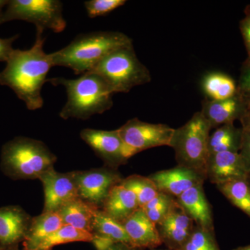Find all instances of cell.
<instances>
[{
	"label": "cell",
	"instance_id": "obj_1",
	"mask_svg": "<svg viewBox=\"0 0 250 250\" xmlns=\"http://www.w3.org/2000/svg\"><path fill=\"white\" fill-rule=\"evenodd\" d=\"M36 30L34 45L27 50L14 49L6 67L0 72V84L14 90L31 111L43 106L41 90L47 82V74L54 67L50 54H46L43 49L44 31Z\"/></svg>",
	"mask_w": 250,
	"mask_h": 250
},
{
	"label": "cell",
	"instance_id": "obj_2",
	"mask_svg": "<svg viewBox=\"0 0 250 250\" xmlns=\"http://www.w3.org/2000/svg\"><path fill=\"white\" fill-rule=\"evenodd\" d=\"M133 45L120 31H92L80 34L66 47L50 54L54 66L68 67L75 75L91 71L102 59L122 47Z\"/></svg>",
	"mask_w": 250,
	"mask_h": 250
},
{
	"label": "cell",
	"instance_id": "obj_3",
	"mask_svg": "<svg viewBox=\"0 0 250 250\" xmlns=\"http://www.w3.org/2000/svg\"><path fill=\"white\" fill-rule=\"evenodd\" d=\"M47 82L54 86L62 85L66 90L67 102L59 113L62 119L85 121L94 115L103 114L113 106V92L103 79L94 72H87L75 80L56 77Z\"/></svg>",
	"mask_w": 250,
	"mask_h": 250
},
{
	"label": "cell",
	"instance_id": "obj_4",
	"mask_svg": "<svg viewBox=\"0 0 250 250\" xmlns=\"http://www.w3.org/2000/svg\"><path fill=\"white\" fill-rule=\"evenodd\" d=\"M57 158L42 141L18 136L1 149L0 167L13 180L39 179L54 167Z\"/></svg>",
	"mask_w": 250,
	"mask_h": 250
},
{
	"label": "cell",
	"instance_id": "obj_5",
	"mask_svg": "<svg viewBox=\"0 0 250 250\" xmlns=\"http://www.w3.org/2000/svg\"><path fill=\"white\" fill-rule=\"evenodd\" d=\"M90 72L101 77L113 94L129 93L152 80L150 72L138 58L133 45L113 51Z\"/></svg>",
	"mask_w": 250,
	"mask_h": 250
},
{
	"label": "cell",
	"instance_id": "obj_6",
	"mask_svg": "<svg viewBox=\"0 0 250 250\" xmlns=\"http://www.w3.org/2000/svg\"><path fill=\"white\" fill-rule=\"evenodd\" d=\"M211 129L200 111L194 113L183 126L174 129L170 147L174 150L177 165L198 171L206 175Z\"/></svg>",
	"mask_w": 250,
	"mask_h": 250
},
{
	"label": "cell",
	"instance_id": "obj_7",
	"mask_svg": "<svg viewBox=\"0 0 250 250\" xmlns=\"http://www.w3.org/2000/svg\"><path fill=\"white\" fill-rule=\"evenodd\" d=\"M24 21L35 24L36 29L60 33L66 27L62 16V4L59 0H11L9 1L1 24Z\"/></svg>",
	"mask_w": 250,
	"mask_h": 250
},
{
	"label": "cell",
	"instance_id": "obj_8",
	"mask_svg": "<svg viewBox=\"0 0 250 250\" xmlns=\"http://www.w3.org/2000/svg\"><path fill=\"white\" fill-rule=\"evenodd\" d=\"M118 131L132 157L146 149L161 146L170 147L174 129L167 125L153 124L133 118Z\"/></svg>",
	"mask_w": 250,
	"mask_h": 250
},
{
	"label": "cell",
	"instance_id": "obj_9",
	"mask_svg": "<svg viewBox=\"0 0 250 250\" xmlns=\"http://www.w3.org/2000/svg\"><path fill=\"white\" fill-rule=\"evenodd\" d=\"M73 174L80 198L100 209L112 189L123 179L118 170L106 166L73 171Z\"/></svg>",
	"mask_w": 250,
	"mask_h": 250
},
{
	"label": "cell",
	"instance_id": "obj_10",
	"mask_svg": "<svg viewBox=\"0 0 250 250\" xmlns=\"http://www.w3.org/2000/svg\"><path fill=\"white\" fill-rule=\"evenodd\" d=\"M80 136L106 167L118 170L131 158L118 129L107 131L88 128L81 131Z\"/></svg>",
	"mask_w": 250,
	"mask_h": 250
},
{
	"label": "cell",
	"instance_id": "obj_11",
	"mask_svg": "<svg viewBox=\"0 0 250 250\" xmlns=\"http://www.w3.org/2000/svg\"><path fill=\"white\" fill-rule=\"evenodd\" d=\"M39 180L43 187L42 212H57L67 202L80 197L73 171L61 173L53 167L42 174Z\"/></svg>",
	"mask_w": 250,
	"mask_h": 250
},
{
	"label": "cell",
	"instance_id": "obj_12",
	"mask_svg": "<svg viewBox=\"0 0 250 250\" xmlns=\"http://www.w3.org/2000/svg\"><path fill=\"white\" fill-rule=\"evenodd\" d=\"M156 226L163 244L169 250H180L190 238L195 224L176 200L169 213Z\"/></svg>",
	"mask_w": 250,
	"mask_h": 250
},
{
	"label": "cell",
	"instance_id": "obj_13",
	"mask_svg": "<svg viewBox=\"0 0 250 250\" xmlns=\"http://www.w3.org/2000/svg\"><path fill=\"white\" fill-rule=\"evenodd\" d=\"M201 113L212 129L228 123L241 121L250 113V104L239 92L221 101L205 98L202 103Z\"/></svg>",
	"mask_w": 250,
	"mask_h": 250
},
{
	"label": "cell",
	"instance_id": "obj_14",
	"mask_svg": "<svg viewBox=\"0 0 250 250\" xmlns=\"http://www.w3.org/2000/svg\"><path fill=\"white\" fill-rule=\"evenodd\" d=\"M206 176L215 185L241 179L250 181L248 168L239 152H220L208 156Z\"/></svg>",
	"mask_w": 250,
	"mask_h": 250
},
{
	"label": "cell",
	"instance_id": "obj_15",
	"mask_svg": "<svg viewBox=\"0 0 250 250\" xmlns=\"http://www.w3.org/2000/svg\"><path fill=\"white\" fill-rule=\"evenodd\" d=\"M159 192L175 198L207 180L205 174L191 168L177 165L172 168L158 171L149 176Z\"/></svg>",
	"mask_w": 250,
	"mask_h": 250
},
{
	"label": "cell",
	"instance_id": "obj_16",
	"mask_svg": "<svg viewBox=\"0 0 250 250\" xmlns=\"http://www.w3.org/2000/svg\"><path fill=\"white\" fill-rule=\"evenodd\" d=\"M20 206L0 208V247L19 246L24 241L32 220Z\"/></svg>",
	"mask_w": 250,
	"mask_h": 250
},
{
	"label": "cell",
	"instance_id": "obj_17",
	"mask_svg": "<svg viewBox=\"0 0 250 250\" xmlns=\"http://www.w3.org/2000/svg\"><path fill=\"white\" fill-rule=\"evenodd\" d=\"M131 246L137 249H156L163 244L156 225L142 208L136 210L123 223Z\"/></svg>",
	"mask_w": 250,
	"mask_h": 250
},
{
	"label": "cell",
	"instance_id": "obj_18",
	"mask_svg": "<svg viewBox=\"0 0 250 250\" xmlns=\"http://www.w3.org/2000/svg\"><path fill=\"white\" fill-rule=\"evenodd\" d=\"M203 184L190 188L176 200L195 225L214 231L212 207L206 197Z\"/></svg>",
	"mask_w": 250,
	"mask_h": 250
},
{
	"label": "cell",
	"instance_id": "obj_19",
	"mask_svg": "<svg viewBox=\"0 0 250 250\" xmlns=\"http://www.w3.org/2000/svg\"><path fill=\"white\" fill-rule=\"evenodd\" d=\"M139 208L134 192L120 184L112 189L101 209L111 218L123 223Z\"/></svg>",
	"mask_w": 250,
	"mask_h": 250
},
{
	"label": "cell",
	"instance_id": "obj_20",
	"mask_svg": "<svg viewBox=\"0 0 250 250\" xmlns=\"http://www.w3.org/2000/svg\"><path fill=\"white\" fill-rule=\"evenodd\" d=\"M63 225L57 212H42L33 217L27 236L22 242L23 250H36L49 235Z\"/></svg>",
	"mask_w": 250,
	"mask_h": 250
},
{
	"label": "cell",
	"instance_id": "obj_21",
	"mask_svg": "<svg viewBox=\"0 0 250 250\" xmlns=\"http://www.w3.org/2000/svg\"><path fill=\"white\" fill-rule=\"evenodd\" d=\"M98 209L100 208L78 197L62 206L57 213L63 225H70L91 233L92 224Z\"/></svg>",
	"mask_w": 250,
	"mask_h": 250
},
{
	"label": "cell",
	"instance_id": "obj_22",
	"mask_svg": "<svg viewBox=\"0 0 250 250\" xmlns=\"http://www.w3.org/2000/svg\"><path fill=\"white\" fill-rule=\"evenodd\" d=\"M91 233L93 238L111 243H124L131 246V241L123 223L117 221L102 209H98L92 224Z\"/></svg>",
	"mask_w": 250,
	"mask_h": 250
},
{
	"label": "cell",
	"instance_id": "obj_23",
	"mask_svg": "<svg viewBox=\"0 0 250 250\" xmlns=\"http://www.w3.org/2000/svg\"><path fill=\"white\" fill-rule=\"evenodd\" d=\"M242 143V129L234 123H228L218 126L210 134L208 154L231 152H239Z\"/></svg>",
	"mask_w": 250,
	"mask_h": 250
},
{
	"label": "cell",
	"instance_id": "obj_24",
	"mask_svg": "<svg viewBox=\"0 0 250 250\" xmlns=\"http://www.w3.org/2000/svg\"><path fill=\"white\" fill-rule=\"evenodd\" d=\"M202 88L207 99L221 101L236 95L237 83L229 75L220 72L206 75L202 80Z\"/></svg>",
	"mask_w": 250,
	"mask_h": 250
},
{
	"label": "cell",
	"instance_id": "obj_25",
	"mask_svg": "<svg viewBox=\"0 0 250 250\" xmlns=\"http://www.w3.org/2000/svg\"><path fill=\"white\" fill-rule=\"evenodd\" d=\"M219 191L250 218V181H231L216 185Z\"/></svg>",
	"mask_w": 250,
	"mask_h": 250
},
{
	"label": "cell",
	"instance_id": "obj_26",
	"mask_svg": "<svg viewBox=\"0 0 250 250\" xmlns=\"http://www.w3.org/2000/svg\"><path fill=\"white\" fill-rule=\"evenodd\" d=\"M93 236L92 233L84 230L80 229L63 225L55 232L45 238L36 250H52L54 247L74 242H88L92 243Z\"/></svg>",
	"mask_w": 250,
	"mask_h": 250
},
{
	"label": "cell",
	"instance_id": "obj_27",
	"mask_svg": "<svg viewBox=\"0 0 250 250\" xmlns=\"http://www.w3.org/2000/svg\"><path fill=\"white\" fill-rule=\"evenodd\" d=\"M121 184L134 192L140 208H143L159 192L152 179L139 174H133L123 178Z\"/></svg>",
	"mask_w": 250,
	"mask_h": 250
},
{
	"label": "cell",
	"instance_id": "obj_28",
	"mask_svg": "<svg viewBox=\"0 0 250 250\" xmlns=\"http://www.w3.org/2000/svg\"><path fill=\"white\" fill-rule=\"evenodd\" d=\"M175 201V197L168 194L159 192L154 198L148 202L142 208L149 220L156 225L164 220Z\"/></svg>",
	"mask_w": 250,
	"mask_h": 250
},
{
	"label": "cell",
	"instance_id": "obj_29",
	"mask_svg": "<svg viewBox=\"0 0 250 250\" xmlns=\"http://www.w3.org/2000/svg\"><path fill=\"white\" fill-rule=\"evenodd\" d=\"M180 250H220L214 231L195 225L192 234Z\"/></svg>",
	"mask_w": 250,
	"mask_h": 250
},
{
	"label": "cell",
	"instance_id": "obj_30",
	"mask_svg": "<svg viewBox=\"0 0 250 250\" xmlns=\"http://www.w3.org/2000/svg\"><path fill=\"white\" fill-rule=\"evenodd\" d=\"M125 0H89L84 2L87 14L90 18L105 16L126 4Z\"/></svg>",
	"mask_w": 250,
	"mask_h": 250
},
{
	"label": "cell",
	"instance_id": "obj_31",
	"mask_svg": "<svg viewBox=\"0 0 250 250\" xmlns=\"http://www.w3.org/2000/svg\"><path fill=\"white\" fill-rule=\"evenodd\" d=\"M242 129L241 154L250 176V113L240 121Z\"/></svg>",
	"mask_w": 250,
	"mask_h": 250
},
{
	"label": "cell",
	"instance_id": "obj_32",
	"mask_svg": "<svg viewBox=\"0 0 250 250\" xmlns=\"http://www.w3.org/2000/svg\"><path fill=\"white\" fill-rule=\"evenodd\" d=\"M237 88L250 104V61L248 59L242 64Z\"/></svg>",
	"mask_w": 250,
	"mask_h": 250
},
{
	"label": "cell",
	"instance_id": "obj_33",
	"mask_svg": "<svg viewBox=\"0 0 250 250\" xmlns=\"http://www.w3.org/2000/svg\"><path fill=\"white\" fill-rule=\"evenodd\" d=\"M244 14V18L240 21L239 28L248 52L247 59L250 61V4L246 6Z\"/></svg>",
	"mask_w": 250,
	"mask_h": 250
},
{
	"label": "cell",
	"instance_id": "obj_34",
	"mask_svg": "<svg viewBox=\"0 0 250 250\" xmlns=\"http://www.w3.org/2000/svg\"><path fill=\"white\" fill-rule=\"evenodd\" d=\"M18 38V35L12 36L9 39L0 38V62H7L12 54L14 49L12 45Z\"/></svg>",
	"mask_w": 250,
	"mask_h": 250
},
{
	"label": "cell",
	"instance_id": "obj_35",
	"mask_svg": "<svg viewBox=\"0 0 250 250\" xmlns=\"http://www.w3.org/2000/svg\"><path fill=\"white\" fill-rule=\"evenodd\" d=\"M103 250H141L124 243H113Z\"/></svg>",
	"mask_w": 250,
	"mask_h": 250
},
{
	"label": "cell",
	"instance_id": "obj_36",
	"mask_svg": "<svg viewBox=\"0 0 250 250\" xmlns=\"http://www.w3.org/2000/svg\"><path fill=\"white\" fill-rule=\"evenodd\" d=\"M9 1H4V0H0V24H1V18H2L3 14V8L5 6H7Z\"/></svg>",
	"mask_w": 250,
	"mask_h": 250
},
{
	"label": "cell",
	"instance_id": "obj_37",
	"mask_svg": "<svg viewBox=\"0 0 250 250\" xmlns=\"http://www.w3.org/2000/svg\"><path fill=\"white\" fill-rule=\"evenodd\" d=\"M0 250H21L19 249V246L5 247V248H1L0 247Z\"/></svg>",
	"mask_w": 250,
	"mask_h": 250
},
{
	"label": "cell",
	"instance_id": "obj_38",
	"mask_svg": "<svg viewBox=\"0 0 250 250\" xmlns=\"http://www.w3.org/2000/svg\"><path fill=\"white\" fill-rule=\"evenodd\" d=\"M232 250H250V245H249V246L238 247V248H236V249Z\"/></svg>",
	"mask_w": 250,
	"mask_h": 250
},
{
	"label": "cell",
	"instance_id": "obj_39",
	"mask_svg": "<svg viewBox=\"0 0 250 250\" xmlns=\"http://www.w3.org/2000/svg\"><path fill=\"white\" fill-rule=\"evenodd\" d=\"M157 250V249H153V250Z\"/></svg>",
	"mask_w": 250,
	"mask_h": 250
}]
</instances>
